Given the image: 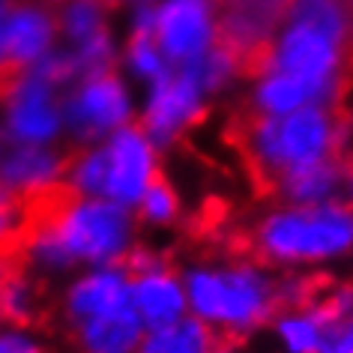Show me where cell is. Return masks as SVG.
Masks as SVG:
<instances>
[{"mask_svg":"<svg viewBox=\"0 0 353 353\" xmlns=\"http://www.w3.org/2000/svg\"><path fill=\"white\" fill-rule=\"evenodd\" d=\"M189 314L236 344L281 312L279 276L261 261L192 263L183 270Z\"/></svg>","mask_w":353,"mask_h":353,"instance_id":"6da1fadb","label":"cell"},{"mask_svg":"<svg viewBox=\"0 0 353 353\" xmlns=\"http://www.w3.org/2000/svg\"><path fill=\"white\" fill-rule=\"evenodd\" d=\"M254 258L267 267L305 270L353 254V210L341 198L323 204H285L252 231Z\"/></svg>","mask_w":353,"mask_h":353,"instance_id":"7a4b0ae2","label":"cell"},{"mask_svg":"<svg viewBox=\"0 0 353 353\" xmlns=\"http://www.w3.org/2000/svg\"><path fill=\"white\" fill-rule=\"evenodd\" d=\"M240 141L263 189H276L281 176L296 168L339 156L341 147L339 129L321 105H305L285 117H249L243 123Z\"/></svg>","mask_w":353,"mask_h":353,"instance_id":"3957f363","label":"cell"},{"mask_svg":"<svg viewBox=\"0 0 353 353\" xmlns=\"http://www.w3.org/2000/svg\"><path fill=\"white\" fill-rule=\"evenodd\" d=\"M123 267L129 272V305L135 308L144 330H159L189 314L183 272L174 270L165 254L135 245Z\"/></svg>","mask_w":353,"mask_h":353,"instance_id":"277c9868","label":"cell"},{"mask_svg":"<svg viewBox=\"0 0 353 353\" xmlns=\"http://www.w3.org/2000/svg\"><path fill=\"white\" fill-rule=\"evenodd\" d=\"M105 153H108V189H105V198L126 210H135L138 201L144 198L150 180L159 174L153 141L138 126H120L117 132H111Z\"/></svg>","mask_w":353,"mask_h":353,"instance_id":"5b68a950","label":"cell"},{"mask_svg":"<svg viewBox=\"0 0 353 353\" xmlns=\"http://www.w3.org/2000/svg\"><path fill=\"white\" fill-rule=\"evenodd\" d=\"M153 37L159 54L174 63H195L207 54L213 42V21H210L207 0H168L153 12Z\"/></svg>","mask_w":353,"mask_h":353,"instance_id":"8992f818","label":"cell"},{"mask_svg":"<svg viewBox=\"0 0 353 353\" xmlns=\"http://www.w3.org/2000/svg\"><path fill=\"white\" fill-rule=\"evenodd\" d=\"M126 117H129V99L111 72L93 75L72 96V102L66 108L69 129H72L75 141H81L84 147L96 144L108 132H117L120 126H126Z\"/></svg>","mask_w":353,"mask_h":353,"instance_id":"52a82bcc","label":"cell"},{"mask_svg":"<svg viewBox=\"0 0 353 353\" xmlns=\"http://www.w3.org/2000/svg\"><path fill=\"white\" fill-rule=\"evenodd\" d=\"M339 60V46L321 30L288 21V30L272 48V72H288L312 84L317 93H330V78Z\"/></svg>","mask_w":353,"mask_h":353,"instance_id":"ba28073f","label":"cell"},{"mask_svg":"<svg viewBox=\"0 0 353 353\" xmlns=\"http://www.w3.org/2000/svg\"><path fill=\"white\" fill-rule=\"evenodd\" d=\"M129 303V272L123 263L87 267L63 290V317L69 326L108 314Z\"/></svg>","mask_w":353,"mask_h":353,"instance_id":"9c48e42d","label":"cell"},{"mask_svg":"<svg viewBox=\"0 0 353 353\" xmlns=\"http://www.w3.org/2000/svg\"><path fill=\"white\" fill-rule=\"evenodd\" d=\"M6 111H10V132L19 144H42L54 141L60 129V108L51 93V78H21L6 99Z\"/></svg>","mask_w":353,"mask_h":353,"instance_id":"30bf717a","label":"cell"},{"mask_svg":"<svg viewBox=\"0 0 353 353\" xmlns=\"http://www.w3.org/2000/svg\"><path fill=\"white\" fill-rule=\"evenodd\" d=\"M198 99H201V84L189 66L176 78L174 75L159 78L144 114V135L156 141V144H168L192 120V114L198 111Z\"/></svg>","mask_w":353,"mask_h":353,"instance_id":"8fae6325","label":"cell"},{"mask_svg":"<svg viewBox=\"0 0 353 353\" xmlns=\"http://www.w3.org/2000/svg\"><path fill=\"white\" fill-rule=\"evenodd\" d=\"M66 159L42 144H15L0 153V192L24 198L30 192L63 183Z\"/></svg>","mask_w":353,"mask_h":353,"instance_id":"7c38bea8","label":"cell"},{"mask_svg":"<svg viewBox=\"0 0 353 353\" xmlns=\"http://www.w3.org/2000/svg\"><path fill=\"white\" fill-rule=\"evenodd\" d=\"M144 323L129 303L108 314L90 317L72 326V341L78 353H138L144 341Z\"/></svg>","mask_w":353,"mask_h":353,"instance_id":"4fadbf2b","label":"cell"},{"mask_svg":"<svg viewBox=\"0 0 353 353\" xmlns=\"http://www.w3.org/2000/svg\"><path fill=\"white\" fill-rule=\"evenodd\" d=\"M332 321L335 317L323 305V299L314 296L305 305L281 308L270 323L285 353H321L326 341V330H330Z\"/></svg>","mask_w":353,"mask_h":353,"instance_id":"5bb4252c","label":"cell"},{"mask_svg":"<svg viewBox=\"0 0 353 353\" xmlns=\"http://www.w3.org/2000/svg\"><path fill=\"white\" fill-rule=\"evenodd\" d=\"M341 180H344V162L339 156H332L285 174L272 192H279L288 204H323V201L341 198Z\"/></svg>","mask_w":353,"mask_h":353,"instance_id":"9a60e30c","label":"cell"},{"mask_svg":"<svg viewBox=\"0 0 353 353\" xmlns=\"http://www.w3.org/2000/svg\"><path fill=\"white\" fill-rule=\"evenodd\" d=\"M51 33H54V21L37 6H21V10L6 12V28H3L6 60L19 69H28L48 48Z\"/></svg>","mask_w":353,"mask_h":353,"instance_id":"2e32d148","label":"cell"},{"mask_svg":"<svg viewBox=\"0 0 353 353\" xmlns=\"http://www.w3.org/2000/svg\"><path fill=\"white\" fill-rule=\"evenodd\" d=\"M231 341H225L216 330H210L198 317H180L176 323L147 330L138 353H222Z\"/></svg>","mask_w":353,"mask_h":353,"instance_id":"e0dca14e","label":"cell"},{"mask_svg":"<svg viewBox=\"0 0 353 353\" xmlns=\"http://www.w3.org/2000/svg\"><path fill=\"white\" fill-rule=\"evenodd\" d=\"M314 99H321V93L312 84H305L303 78L288 72H270L254 90V108H258V114H267V117H285L290 111L312 105Z\"/></svg>","mask_w":353,"mask_h":353,"instance_id":"ac0fdd59","label":"cell"},{"mask_svg":"<svg viewBox=\"0 0 353 353\" xmlns=\"http://www.w3.org/2000/svg\"><path fill=\"white\" fill-rule=\"evenodd\" d=\"M39 305L42 299H39L37 276H30L24 267L12 263L10 276H6L3 288H0V317H3V323L28 330L30 323H37Z\"/></svg>","mask_w":353,"mask_h":353,"instance_id":"d6986e66","label":"cell"},{"mask_svg":"<svg viewBox=\"0 0 353 353\" xmlns=\"http://www.w3.org/2000/svg\"><path fill=\"white\" fill-rule=\"evenodd\" d=\"M138 216L153 228H168L180 219V198H176L174 186L165 180L162 174H156L150 180V186L144 192V198L138 201Z\"/></svg>","mask_w":353,"mask_h":353,"instance_id":"ffe728a7","label":"cell"},{"mask_svg":"<svg viewBox=\"0 0 353 353\" xmlns=\"http://www.w3.org/2000/svg\"><path fill=\"white\" fill-rule=\"evenodd\" d=\"M21 228H24V213L19 198L0 192V254H10L15 261L19 252V240H21Z\"/></svg>","mask_w":353,"mask_h":353,"instance_id":"44dd1931","label":"cell"},{"mask_svg":"<svg viewBox=\"0 0 353 353\" xmlns=\"http://www.w3.org/2000/svg\"><path fill=\"white\" fill-rule=\"evenodd\" d=\"M66 21V30L69 37L78 39V42H87L93 39L96 28H99V12H96V3L93 0H72L69 3V10L63 15Z\"/></svg>","mask_w":353,"mask_h":353,"instance_id":"7402d4cb","label":"cell"},{"mask_svg":"<svg viewBox=\"0 0 353 353\" xmlns=\"http://www.w3.org/2000/svg\"><path fill=\"white\" fill-rule=\"evenodd\" d=\"M0 353H46L42 341L24 326H0Z\"/></svg>","mask_w":353,"mask_h":353,"instance_id":"603a6c76","label":"cell"},{"mask_svg":"<svg viewBox=\"0 0 353 353\" xmlns=\"http://www.w3.org/2000/svg\"><path fill=\"white\" fill-rule=\"evenodd\" d=\"M321 353H353V314L335 317L330 323Z\"/></svg>","mask_w":353,"mask_h":353,"instance_id":"cb8c5ba5","label":"cell"},{"mask_svg":"<svg viewBox=\"0 0 353 353\" xmlns=\"http://www.w3.org/2000/svg\"><path fill=\"white\" fill-rule=\"evenodd\" d=\"M341 201L353 210V159L344 162V180H341Z\"/></svg>","mask_w":353,"mask_h":353,"instance_id":"d4e9b609","label":"cell"},{"mask_svg":"<svg viewBox=\"0 0 353 353\" xmlns=\"http://www.w3.org/2000/svg\"><path fill=\"white\" fill-rule=\"evenodd\" d=\"M12 258L10 254H0V288H3V281H6V276H10V270H12Z\"/></svg>","mask_w":353,"mask_h":353,"instance_id":"484cf974","label":"cell"},{"mask_svg":"<svg viewBox=\"0 0 353 353\" xmlns=\"http://www.w3.org/2000/svg\"><path fill=\"white\" fill-rule=\"evenodd\" d=\"M93 3H96V6H99V3H114V0H93Z\"/></svg>","mask_w":353,"mask_h":353,"instance_id":"4316f807","label":"cell"},{"mask_svg":"<svg viewBox=\"0 0 353 353\" xmlns=\"http://www.w3.org/2000/svg\"><path fill=\"white\" fill-rule=\"evenodd\" d=\"M231 350H234V344H228V347H225V350H222V353H231Z\"/></svg>","mask_w":353,"mask_h":353,"instance_id":"83f0119b","label":"cell"},{"mask_svg":"<svg viewBox=\"0 0 353 353\" xmlns=\"http://www.w3.org/2000/svg\"><path fill=\"white\" fill-rule=\"evenodd\" d=\"M0 326H3V317H0Z\"/></svg>","mask_w":353,"mask_h":353,"instance_id":"f1b7e54d","label":"cell"}]
</instances>
